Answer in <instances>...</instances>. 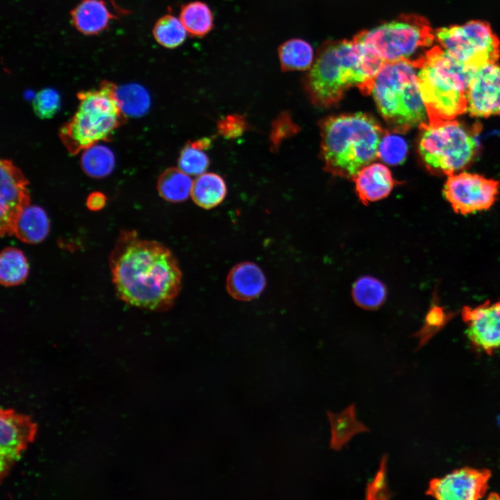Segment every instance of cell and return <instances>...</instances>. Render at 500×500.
Instances as JSON below:
<instances>
[{
    "instance_id": "cell-5",
    "label": "cell",
    "mask_w": 500,
    "mask_h": 500,
    "mask_svg": "<svg viewBox=\"0 0 500 500\" xmlns=\"http://www.w3.org/2000/svg\"><path fill=\"white\" fill-rule=\"evenodd\" d=\"M377 108L390 129L404 133L428 117L417 81V67L410 60L384 63L369 85Z\"/></svg>"
},
{
    "instance_id": "cell-25",
    "label": "cell",
    "mask_w": 500,
    "mask_h": 500,
    "mask_svg": "<svg viewBox=\"0 0 500 500\" xmlns=\"http://www.w3.org/2000/svg\"><path fill=\"white\" fill-rule=\"evenodd\" d=\"M278 54L283 71L305 70L313 62L312 47L302 39L285 41L278 47Z\"/></svg>"
},
{
    "instance_id": "cell-10",
    "label": "cell",
    "mask_w": 500,
    "mask_h": 500,
    "mask_svg": "<svg viewBox=\"0 0 500 500\" xmlns=\"http://www.w3.org/2000/svg\"><path fill=\"white\" fill-rule=\"evenodd\" d=\"M448 176L443 194L456 213L468 215L488 210L499 194V182L496 180L467 172Z\"/></svg>"
},
{
    "instance_id": "cell-9",
    "label": "cell",
    "mask_w": 500,
    "mask_h": 500,
    "mask_svg": "<svg viewBox=\"0 0 500 500\" xmlns=\"http://www.w3.org/2000/svg\"><path fill=\"white\" fill-rule=\"evenodd\" d=\"M440 47L465 65L474 69L495 62L500 54V42L490 25L473 20L462 25L436 30Z\"/></svg>"
},
{
    "instance_id": "cell-24",
    "label": "cell",
    "mask_w": 500,
    "mask_h": 500,
    "mask_svg": "<svg viewBox=\"0 0 500 500\" xmlns=\"http://www.w3.org/2000/svg\"><path fill=\"white\" fill-rule=\"evenodd\" d=\"M29 272L23 252L15 247L3 249L0 255V282L6 287L18 285L26 279Z\"/></svg>"
},
{
    "instance_id": "cell-12",
    "label": "cell",
    "mask_w": 500,
    "mask_h": 500,
    "mask_svg": "<svg viewBox=\"0 0 500 500\" xmlns=\"http://www.w3.org/2000/svg\"><path fill=\"white\" fill-rule=\"evenodd\" d=\"M0 169L1 235H11L19 216L30 203L26 188L28 181L21 170L9 160H1Z\"/></svg>"
},
{
    "instance_id": "cell-2",
    "label": "cell",
    "mask_w": 500,
    "mask_h": 500,
    "mask_svg": "<svg viewBox=\"0 0 500 500\" xmlns=\"http://www.w3.org/2000/svg\"><path fill=\"white\" fill-rule=\"evenodd\" d=\"M384 63L353 38L327 42L306 76V88L317 106L337 103L351 87L368 94L372 79Z\"/></svg>"
},
{
    "instance_id": "cell-23",
    "label": "cell",
    "mask_w": 500,
    "mask_h": 500,
    "mask_svg": "<svg viewBox=\"0 0 500 500\" xmlns=\"http://www.w3.org/2000/svg\"><path fill=\"white\" fill-rule=\"evenodd\" d=\"M192 181L179 168L169 167L159 176L157 190L165 200L179 203L188 199L191 194Z\"/></svg>"
},
{
    "instance_id": "cell-30",
    "label": "cell",
    "mask_w": 500,
    "mask_h": 500,
    "mask_svg": "<svg viewBox=\"0 0 500 500\" xmlns=\"http://www.w3.org/2000/svg\"><path fill=\"white\" fill-rule=\"evenodd\" d=\"M407 152L408 144L403 138L385 133L379 142L377 156L388 165H397L405 161Z\"/></svg>"
},
{
    "instance_id": "cell-35",
    "label": "cell",
    "mask_w": 500,
    "mask_h": 500,
    "mask_svg": "<svg viewBox=\"0 0 500 500\" xmlns=\"http://www.w3.org/2000/svg\"><path fill=\"white\" fill-rule=\"evenodd\" d=\"M290 123L288 118L285 115L280 116L272 124L270 134V141L272 149L276 147L281 139L288 133Z\"/></svg>"
},
{
    "instance_id": "cell-28",
    "label": "cell",
    "mask_w": 500,
    "mask_h": 500,
    "mask_svg": "<svg viewBox=\"0 0 500 500\" xmlns=\"http://www.w3.org/2000/svg\"><path fill=\"white\" fill-rule=\"evenodd\" d=\"M115 94L119 107L126 116H142L150 107L149 94L140 85L133 83L116 87Z\"/></svg>"
},
{
    "instance_id": "cell-7",
    "label": "cell",
    "mask_w": 500,
    "mask_h": 500,
    "mask_svg": "<svg viewBox=\"0 0 500 500\" xmlns=\"http://www.w3.org/2000/svg\"><path fill=\"white\" fill-rule=\"evenodd\" d=\"M353 39L385 63L417 60L431 48L435 35L424 17L409 14L362 31Z\"/></svg>"
},
{
    "instance_id": "cell-17",
    "label": "cell",
    "mask_w": 500,
    "mask_h": 500,
    "mask_svg": "<svg viewBox=\"0 0 500 500\" xmlns=\"http://www.w3.org/2000/svg\"><path fill=\"white\" fill-rule=\"evenodd\" d=\"M353 179L358 196L365 204L386 197L395 183L389 169L380 163L364 167Z\"/></svg>"
},
{
    "instance_id": "cell-6",
    "label": "cell",
    "mask_w": 500,
    "mask_h": 500,
    "mask_svg": "<svg viewBox=\"0 0 500 500\" xmlns=\"http://www.w3.org/2000/svg\"><path fill=\"white\" fill-rule=\"evenodd\" d=\"M116 85L107 81L99 88L78 93V108L60 129L67 151L75 156L101 140H107L126 121L118 103Z\"/></svg>"
},
{
    "instance_id": "cell-18",
    "label": "cell",
    "mask_w": 500,
    "mask_h": 500,
    "mask_svg": "<svg viewBox=\"0 0 500 500\" xmlns=\"http://www.w3.org/2000/svg\"><path fill=\"white\" fill-rule=\"evenodd\" d=\"M73 26L86 35L99 34L115 18L103 0H81L70 12Z\"/></svg>"
},
{
    "instance_id": "cell-11",
    "label": "cell",
    "mask_w": 500,
    "mask_h": 500,
    "mask_svg": "<svg viewBox=\"0 0 500 500\" xmlns=\"http://www.w3.org/2000/svg\"><path fill=\"white\" fill-rule=\"evenodd\" d=\"M491 472L488 469L462 467L433 478L426 494L441 500H476L485 494Z\"/></svg>"
},
{
    "instance_id": "cell-15",
    "label": "cell",
    "mask_w": 500,
    "mask_h": 500,
    "mask_svg": "<svg viewBox=\"0 0 500 500\" xmlns=\"http://www.w3.org/2000/svg\"><path fill=\"white\" fill-rule=\"evenodd\" d=\"M34 428L29 420L10 411L0 416V471L3 474L32 438Z\"/></svg>"
},
{
    "instance_id": "cell-26",
    "label": "cell",
    "mask_w": 500,
    "mask_h": 500,
    "mask_svg": "<svg viewBox=\"0 0 500 500\" xmlns=\"http://www.w3.org/2000/svg\"><path fill=\"white\" fill-rule=\"evenodd\" d=\"M351 294L357 306L367 310H376L385 301L387 289L376 278L364 276L356 280Z\"/></svg>"
},
{
    "instance_id": "cell-1",
    "label": "cell",
    "mask_w": 500,
    "mask_h": 500,
    "mask_svg": "<svg viewBox=\"0 0 500 500\" xmlns=\"http://www.w3.org/2000/svg\"><path fill=\"white\" fill-rule=\"evenodd\" d=\"M117 296L129 306L151 311L170 309L181 288L182 273L164 244L134 231L120 232L109 257Z\"/></svg>"
},
{
    "instance_id": "cell-31",
    "label": "cell",
    "mask_w": 500,
    "mask_h": 500,
    "mask_svg": "<svg viewBox=\"0 0 500 500\" xmlns=\"http://www.w3.org/2000/svg\"><path fill=\"white\" fill-rule=\"evenodd\" d=\"M210 165L207 154L189 142L181 149L178 158V168L188 175H201Z\"/></svg>"
},
{
    "instance_id": "cell-20",
    "label": "cell",
    "mask_w": 500,
    "mask_h": 500,
    "mask_svg": "<svg viewBox=\"0 0 500 500\" xmlns=\"http://www.w3.org/2000/svg\"><path fill=\"white\" fill-rule=\"evenodd\" d=\"M50 223L46 212L40 206H27L19 216L13 235L26 244H38L48 235Z\"/></svg>"
},
{
    "instance_id": "cell-21",
    "label": "cell",
    "mask_w": 500,
    "mask_h": 500,
    "mask_svg": "<svg viewBox=\"0 0 500 500\" xmlns=\"http://www.w3.org/2000/svg\"><path fill=\"white\" fill-rule=\"evenodd\" d=\"M227 194L224 178L215 173H203L192 184L191 197L198 206L211 209L219 205Z\"/></svg>"
},
{
    "instance_id": "cell-32",
    "label": "cell",
    "mask_w": 500,
    "mask_h": 500,
    "mask_svg": "<svg viewBox=\"0 0 500 500\" xmlns=\"http://www.w3.org/2000/svg\"><path fill=\"white\" fill-rule=\"evenodd\" d=\"M388 456H382L379 468L373 479L368 482L365 489V499L367 500H386L392 498L394 493L388 489L387 481V465Z\"/></svg>"
},
{
    "instance_id": "cell-27",
    "label": "cell",
    "mask_w": 500,
    "mask_h": 500,
    "mask_svg": "<svg viewBox=\"0 0 500 500\" xmlns=\"http://www.w3.org/2000/svg\"><path fill=\"white\" fill-rule=\"evenodd\" d=\"M115 163L113 152L103 144H94L87 148L81 158L84 173L95 178H103L110 174Z\"/></svg>"
},
{
    "instance_id": "cell-14",
    "label": "cell",
    "mask_w": 500,
    "mask_h": 500,
    "mask_svg": "<svg viewBox=\"0 0 500 500\" xmlns=\"http://www.w3.org/2000/svg\"><path fill=\"white\" fill-rule=\"evenodd\" d=\"M467 111L476 117L500 115V66L496 62L475 71L467 90Z\"/></svg>"
},
{
    "instance_id": "cell-36",
    "label": "cell",
    "mask_w": 500,
    "mask_h": 500,
    "mask_svg": "<svg viewBox=\"0 0 500 500\" xmlns=\"http://www.w3.org/2000/svg\"><path fill=\"white\" fill-rule=\"evenodd\" d=\"M106 202V199L103 194L99 192H94L89 194L86 204L90 210L97 211L103 208Z\"/></svg>"
},
{
    "instance_id": "cell-33",
    "label": "cell",
    "mask_w": 500,
    "mask_h": 500,
    "mask_svg": "<svg viewBox=\"0 0 500 500\" xmlns=\"http://www.w3.org/2000/svg\"><path fill=\"white\" fill-rule=\"evenodd\" d=\"M60 107V94L52 88L41 90L37 93L33 101V110L41 119L51 118L58 111Z\"/></svg>"
},
{
    "instance_id": "cell-29",
    "label": "cell",
    "mask_w": 500,
    "mask_h": 500,
    "mask_svg": "<svg viewBox=\"0 0 500 500\" xmlns=\"http://www.w3.org/2000/svg\"><path fill=\"white\" fill-rule=\"evenodd\" d=\"M187 33L180 19L172 14L160 17L152 30L155 40L162 47L169 49L182 45L186 40Z\"/></svg>"
},
{
    "instance_id": "cell-22",
    "label": "cell",
    "mask_w": 500,
    "mask_h": 500,
    "mask_svg": "<svg viewBox=\"0 0 500 500\" xmlns=\"http://www.w3.org/2000/svg\"><path fill=\"white\" fill-rule=\"evenodd\" d=\"M179 19L188 34L192 37L203 38L214 27V16L210 8L200 1L182 5Z\"/></svg>"
},
{
    "instance_id": "cell-3",
    "label": "cell",
    "mask_w": 500,
    "mask_h": 500,
    "mask_svg": "<svg viewBox=\"0 0 500 500\" xmlns=\"http://www.w3.org/2000/svg\"><path fill=\"white\" fill-rule=\"evenodd\" d=\"M385 133L372 116L363 113L330 117L321 126L324 166L333 175L353 178L377 156Z\"/></svg>"
},
{
    "instance_id": "cell-37",
    "label": "cell",
    "mask_w": 500,
    "mask_h": 500,
    "mask_svg": "<svg viewBox=\"0 0 500 500\" xmlns=\"http://www.w3.org/2000/svg\"><path fill=\"white\" fill-rule=\"evenodd\" d=\"M192 147L201 150H206L211 147L212 143V138H203L194 141L188 142Z\"/></svg>"
},
{
    "instance_id": "cell-4",
    "label": "cell",
    "mask_w": 500,
    "mask_h": 500,
    "mask_svg": "<svg viewBox=\"0 0 500 500\" xmlns=\"http://www.w3.org/2000/svg\"><path fill=\"white\" fill-rule=\"evenodd\" d=\"M428 122L450 120L467 111V90L476 69L434 46L414 62Z\"/></svg>"
},
{
    "instance_id": "cell-19",
    "label": "cell",
    "mask_w": 500,
    "mask_h": 500,
    "mask_svg": "<svg viewBox=\"0 0 500 500\" xmlns=\"http://www.w3.org/2000/svg\"><path fill=\"white\" fill-rule=\"evenodd\" d=\"M326 415L331 425L329 447L335 451H340L354 435L369 431L367 426L357 419L354 403L339 413L327 410Z\"/></svg>"
},
{
    "instance_id": "cell-16",
    "label": "cell",
    "mask_w": 500,
    "mask_h": 500,
    "mask_svg": "<svg viewBox=\"0 0 500 500\" xmlns=\"http://www.w3.org/2000/svg\"><path fill=\"white\" fill-rule=\"evenodd\" d=\"M266 278L262 270L251 262L235 265L226 278V289L235 299L248 301L257 298L264 290Z\"/></svg>"
},
{
    "instance_id": "cell-13",
    "label": "cell",
    "mask_w": 500,
    "mask_h": 500,
    "mask_svg": "<svg viewBox=\"0 0 500 500\" xmlns=\"http://www.w3.org/2000/svg\"><path fill=\"white\" fill-rule=\"evenodd\" d=\"M461 315L467 338L474 347L488 354L500 348V301L465 306Z\"/></svg>"
},
{
    "instance_id": "cell-8",
    "label": "cell",
    "mask_w": 500,
    "mask_h": 500,
    "mask_svg": "<svg viewBox=\"0 0 500 500\" xmlns=\"http://www.w3.org/2000/svg\"><path fill=\"white\" fill-rule=\"evenodd\" d=\"M419 153L428 169L447 176L474 159L478 143L472 133L454 119L428 122L419 126Z\"/></svg>"
},
{
    "instance_id": "cell-34",
    "label": "cell",
    "mask_w": 500,
    "mask_h": 500,
    "mask_svg": "<svg viewBox=\"0 0 500 500\" xmlns=\"http://www.w3.org/2000/svg\"><path fill=\"white\" fill-rule=\"evenodd\" d=\"M249 128L246 117L240 114L228 115L217 122V133L226 139L239 138Z\"/></svg>"
}]
</instances>
